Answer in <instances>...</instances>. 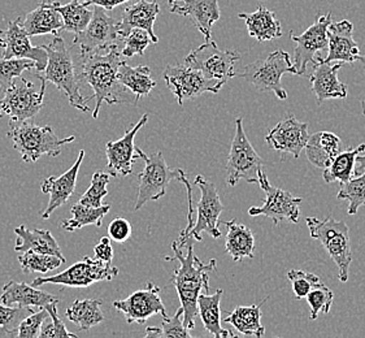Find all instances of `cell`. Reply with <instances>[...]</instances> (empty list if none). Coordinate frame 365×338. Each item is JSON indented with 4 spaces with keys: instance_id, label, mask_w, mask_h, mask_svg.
Listing matches in <instances>:
<instances>
[{
    "instance_id": "cell-1",
    "label": "cell",
    "mask_w": 365,
    "mask_h": 338,
    "mask_svg": "<svg viewBox=\"0 0 365 338\" xmlns=\"http://www.w3.org/2000/svg\"><path fill=\"white\" fill-rule=\"evenodd\" d=\"M124 60L120 47H113L108 51L78 55L76 60L81 83L85 82L94 88V94L88 96V101L96 99L93 118H98L103 103H132L129 91L117 81V71Z\"/></svg>"
},
{
    "instance_id": "cell-2",
    "label": "cell",
    "mask_w": 365,
    "mask_h": 338,
    "mask_svg": "<svg viewBox=\"0 0 365 338\" xmlns=\"http://www.w3.org/2000/svg\"><path fill=\"white\" fill-rule=\"evenodd\" d=\"M186 254L177 243H172V250L175 257H165L167 260L177 259L180 267L175 268L170 282L175 285L183 309V325L187 329L195 328V319L197 317V297L205 290H210V273L216 270L217 262L215 259L208 263H203L194 252V238L186 243Z\"/></svg>"
},
{
    "instance_id": "cell-3",
    "label": "cell",
    "mask_w": 365,
    "mask_h": 338,
    "mask_svg": "<svg viewBox=\"0 0 365 338\" xmlns=\"http://www.w3.org/2000/svg\"><path fill=\"white\" fill-rule=\"evenodd\" d=\"M42 46L48 56L42 77L46 81L53 83L63 94H66L72 107L82 112H88L90 101L88 96L83 98L81 96L77 63L72 52L68 50L64 39L60 36H55L50 43Z\"/></svg>"
},
{
    "instance_id": "cell-4",
    "label": "cell",
    "mask_w": 365,
    "mask_h": 338,
    "mask_svg": "<svg viewBox=\"0 0 365 338\" xmlns=\"http://www.w3.org/2000/svg\"><path fill=\"white\" fill-rule=\"evenodd\" d=\"M9 126L7 135L12 138L14 148L26 163L37 162L43 155L56 158L61 148L76 140L74 135L58 138L51 126H36L29 121L9 123Z\"/></svg>"
},
{
    "instance_id": "cell-5",
    "label": "cell",
    "mask_w": 365,
    "mask_h": 338,
    "mask_svg": "<svg viewBox=\"0 0 365 338\" xmlns=\"http://www.w3.org/2000/svg\"><path fill=\"white\" fill-rule=\"evenodd\" d=\"M309 235L320 241L330 259L336 263L339 271V281L347 282L352 252H351L350 229L344 221H336L333 217L306 219Z\"/></svg>"
},
{
    "instance_id": "cell-6",
    "label": "cell",
    "mask_w": 365,
    "mask_h": 338,
    "mask_svg": "<svg viewBox=\"0 0 365 338\" xmlns=\"http://www.w3.org/2000/svg\"><path fill=\"white\" fill-rule=\"evenodd\" d=\"M135 153L145 162V169L138 176V195L134 210L138 211L151 200H159L165 195L168 185L175 180L180 183L182 177V169L169 168L165 158L161 151L147 155L135 146Z\"/></svg>"
},
{
    "instance_id": "cell-7",
    "label": "cell",
    "mask_w": 365,
    "mask_h": 338,
    "mask_svg": "<svg viewBox=\"0 0 365 338\" xmlns=\"http://www.w3.org/2000/svg\"><path fill=\"white\" fill-rule=\"evenodd\" d=\"M265 162L260 158L243 129V118L235 120V135L232 140L227 163V184L235 186L241 180L249 184H257Z\"/></svg>"
},
{
    "instance_id": "cell-8",
    "label": "cell",
    "mask_w": 365,
    "mask_h": 338,
    "mask_svg": "<svg viewBox=\"0 0 365 338\" xmlns=\"http://www.w3.org/2000/svg\"><path fill=\"white\" fill-rule=\"evenodd\" d=\"M38 78L41 81L39 88L21 76L14 81L0 101V118L8 116L9 123H24L37 116L43 107L46 93V80L42 76Z\"/></svg>"
},
{
    "instance_id": "cell-9",
    "label": "cell",
    "mask_w": 365,
    "mask_h": 338,
    "mask_svg": "<svg viewBox=\"0 0 365 338\" xmlns=\"http://www.w3.org/2000/svg\"><path fill=\"white\" fill-rule=\"evenodd\" d=\"M295 74V68L290 55L282 50L272 52L264 60H256L245 66L242 77L254 85L262 93H273L278 99H287V93L282 86V76Z\"/></svg>"
},
{
    "instance_id": "cell-10",
    "label": "cell",
    "mask_w": 365,
    "mask_h": 338,
    "mask_svg": "<svg viewBox=\"0 0 365 338\" xmlns=\"http://www.w3.org/2000/svg\"><path fill=\"white\" fill-rule=\"evenodd\" d=\"M124 38L120 36L118 21L108 14L107 9L93 6V17L86 29L77 33L73 46L78 55H88L93 52L108 51L113 47L123 48Z\"/></svg>"
},
{
    "instance_id": "cell-11",
    "label": "cell",
    "mask_w": 365,
    "mask_h": 338,
    "mask_svg": "<svg viewBox=\"0 0 365 338\" xmlns=\"http://www.w3.org/2000/svg\"><path fill=\"white\" fill-rule=\"evenodd\" d=\"M241 53L234 50H221L213 41H205L186 56L185 64L195 68L210 80L227 83L235 76V63Z\"/></svg>"
},
{
    "instance_id": "cell-12",
    "label": "cell",
    "mask_w": 365,
    "mask_h": 338,
    "mask_svg": "<svg viewBox=\"0 0 365 338\" xmlns=\"http://www.w3.org/2000/svg\"><path fill=\"white\" fill-rule=\"evenodd\" d=\"M118 275V268L112 263H104L98 259L85 257L82 262L69 267L64 272L50 277H38L31 282L33 287L44 284H56L69 287H88L99 281H110Z\"/></svg>"
},
{
    "instance_id": "cell-13",
    "label": "cell",
    "mask_w": 365,
    "mask_h": 338,
    "mask_svg": "<svg viewBox=\"0 0 365 338\" xmlns=\"http://www.w3.org/2000/svg\"><path fill=\"white\" fill-rule=\"evenodd\" d=\"M163 78L169 90L175 94L177 102L182 106L185 101L205 93H219L225 85L217 80H210L200 71L187 64L168 66L163 72Z\"/></svg>"
},
{
    "instance_id": "cell-14",
    "label": "cell",
    "mask_w": 365,
    "mask_h": 338,
    "mask_svg": "<svg viewBox=\"0 0 365 338\" xmlns=\"http://www.w3.org/2000/svg\"><path fill=\"white\" fill-rule=\"evenodd\" d=\"M257 184L260 185L267 197L262 206L250 208V216H265L273 221L274 225L284 220L290 221L292 224L299 221L302 198H295L290 193L273 186L264 170L259 175Z\"/></svg>"
},
{
    "instance_id": "cell-15",
    "label": "cell",
    "mask_w": 365,
    "mask_h": 338,
    "mask_svg": "<svg viewBox=\"0 0 365 338\" xmlns=\"http://www.w3.org/2000/svg\"><path fill=\"white\" fill-rule=\"evenodd\" d=\"M195 185L200 189L202 197L197 202V221L187 235V241L194 238L197 242H202V233H208L212 238H220L219 217L224 211V205L221 203L219 191L211 181L205 176L195 177Z\"/></svg>"
},
{
    "instance_id": "cell-16",
    "label": "cell",
    "mask_w": 365,
    "mask_h": 338,
    "mask_svg": "<svg viewBox=\"0 0 365 338\" xmlns=\"http://www.w3.org/2000/svg\"><path fill=\"white\" fill-rule=\"evenodd\" d=\"M331 22L333 17L330 12L327 15L317 12L314 24L302 36L295 37L294 31H290V38L297 43L292 63L297 76L306 74L308 64L314 63L316 55L328 50V28Z\"/></svg>"
},
{
    "instance_id": "cell-17",
    "label": "cell",
    "mask_w": 365,
    "mask_h": 338,
    "mask_svg": "<svg viewBox=\"0 0 365 338\" xmlns=\"http://www.w3.org/2000/svg\"><path fill=\"white\" fill-rule=\"evenodd\" d=\"M113 307L124 314L125 320L129 324H145L153 315L168 317L161 301L160 287L153 282H147L146 289L134 292L126 299L113 302Z\"/></svg>"
},
{
    "instance_id": "cell-18",
    "label": "cell",
    "mask_w": 365,
    "mask_h": 338,
    "mask_svg": "<svg viewBox=\"0 0 365 338\" xmlns=\"http://www.w3.org/2000/svg\"><path fill=\"white\" fill-rule=\"evenodd\" d=\"M148 115H143L135 126L128 129L120 140L108 142L106 146L107 173L110 177H125L133 173V165L139 159L135 153L134 138L138 130L146 126Z\"/></svg>"
},
{
    "instance_id": "cell-19",
    "label": "cell",
    "mask_w": 365,
    "mask_h": 338,
    "mask_svg": "<svg viewBox=\"0 0 365 338\" xmlns=\"http://www.w3.org/2000/svg\"><path fill=\"white\" fill-rule=\"evenodd\" d=\"M308 138L307 123H300L292 115H289L269 130L265 137V142L274 151L292 154L295 159H298L307 145Z\"/></svg>"
},
{
    "instance_id": "cell-20",
    "label": "cell",
    "mask_w": 365,
    "mask_h": 338,
    "mask_svg": "<svg viewBox=\"0 0 365 338\" xmlns=\"http://www.w3.org/2000/svg\"><path fill=\"white\" fill-rule=\"evenodd\" d=\"M21 19L8 24L7 29L4 31V51L3 58L11 59H31L36 61V69L38 72H43L47 66V52L43 46H33L30 42V37L22 28Z\"/></svg>"
},
{
    "instance_id": "cell-21",
    "label": "cell",
    "mask_w": 365,
    "mask_h": 338,
    "mask_svg": "<svg viewBox=\"0 0 365 338\" xmlns=\"http://www.w3.org/2000/svg\"><path fill=\"white\" fill-rule=\"evenodd\" d=\"M314 72L309 76V82L312 86L317 104L329 99H344L347 96V85L338 80V72L344 66V63H325L320 53L316 55L314 63Z\"/></svg>"
},
{
    "instance_id": "cell-22",
    "label": "cell",
    "mask_w": 365,
    "mask_h": 338,
    "mask_svg": "<svg viewBox=\"0 0 365 338\" xmlns=\"http://www.w3.org/2000/svg\"><path fill=\"white\" fill-rule=\"evenodd\" d=\"M354 25L347 20L339 22H331L328 28V56L325 63H349L363 61L365 58L360 55L359 44L354 39Z\"/></svg>"
},
{
    "instance_id": "cell-23",
    "label": "cell",
    "mask_w": 365,
    "mask_h": 338,
    "mask_svg": "<svg viewBox=\"0 0 365 338\" xmlns=\"http://www.w3.org/2000/svg\"><path fill=\"white\" fill-rule=\"evenodd\" d=\"M85 158V151H80L77 160L71 168L66 170L64 175L55 177L51 176L46 178L42 184V193L50 194V202L47 208L41 212V217L43 220L50 219L51 213L58 210V207L64 206L68 199L73 195L77 185V177L80 172V167Z\"/></svg>"
},
{
    "instance_id": "cell-24",
    "label": "cell",
    "mask_w": 365,
    "mask_h": 338,
    "mask_svg": "<svg viewBox=\"0 0 365 338\" xmlns=\"http://www.w3.org/2000/svg\"><path fill=\"white\" fill-rule=\"evenodd\" d=\"M220 0H177L170 6V12L189 16L205 41L212 37V26L220 20Z\"/></svg>"
},
{
    "instance_id": "cell-25",
    "label": "cell",
    "mask_w": 365,
    "mask_h": 338,
    "mask_svg": "<svg viewBox=\"0 0 365 338\" xmlns=\"http://www.w3.org/2000/svg\"><path fill=\"white\" fill-rule=\"evenodd\" d=\"M159 14H160V6L158 0L154 1L138 0L137 3L126 7L121 20L118 21L120 36L125 38L130 30L145 29L151 36L153 43H158L159 38L155 34L154 24Z\"/></svg>"
},
{
    "instance_id": "cell-26",
    "label": "cell",
    "mask_w": 365,
    "mask_h": 338,
    "mask_svg": "<svg viewBox=\"0 0 365 338\" xmlns=\"http://www.w3.org/2000/svg\"><path fill=\"white\" fill-rule=\"evenodd\" d=\"M0 302L7 306L17 304V307L21 309H44L52 302H58V298L50 293L42 292L33 285H28L26 282L9 281L3 287Z\"/></svg>"
},
{
    "instance_id": "cell-27",
    "label": "cell",
    "mask_w": 365,
    "mask_h": 338,
    "mask_svg": "<svg viewBox=\"0 0 365 338\" xmlns=\"http://www.w3.org/2000/svg\"><path fill=\"white\" fill-rule=\"evenodd\" d=\"M58 1L42 3L34 11L29 12L25 20L21 21L22 28L29 37L52 34L58 36V31L63 30V17L58 14Z\"/></svg>"
},
{
    "instance_id": "cell-28",
    "label": "cell",
    "mask_w": 365,
    "mask_h": 338,
    "mask_svg": "<svg viewBox=\"0 0 365 338\" xmlns=\"http://www.w3.org/2000/svg\"><path fill=\"white\" fill-rule=\"evenodd\" d=\"M17 241H16L15 250L19 252L25 251H34V252H43L52 254L66 260L63 251L58 246V241L52 235L50 230L44 229H29L25 225H20L15 229Z\"/></svg>"
},
{
    "instance_id": "cell-29",
    "label": "cell",
    "mask_w": 365,
    "mask_h": 338,
    "mask_svg": "<svg viewBox=\"0 0 365 338\" xmlns=\"http://www.w3.org/2000/svg\"><path fill=\"white\" fill-rule=\"evenodd\" d=\"M304 150L308 162L317 168L325 169L342 150V142L334 133L322 130L309 135Z\"/></svg>"
},
{
    "instance_id": "cell-30",
    "label": "cell",
    "mask_w": 365,
    "mask_h": 338,
    "mask_svg": "<svg viewBox=\"0 0 365 338\" xmlns=\"http://www.w3.org/2000/svg\"><path fill=\"white\" fill-rule=\"evenodd\" d=\"M117 81L134 94V104L138 103L143 96H148L156 86L150 66H130L125 60L118 66Z\"/></svg>"
},
{
    "instance_id": "cell-31",
    "label": "cell",
    "mask_w": 365,
    "mask_h": 338,
    "mask_svg": "<svg viewBox=\"0 0 365 338\" xmlns=\"http://www.w3.org/2000/svg\"><path fill=\"white\" fill-rule=\"evenodd\" d=\"M238 17L246 22L250 37L255 38L259 42L282 37L281 22L276 19L274 12L264 6L257 8L254 14H240Z\"/></svg>"
},
{
    "instance_id": "cell-32",
    "label": "cell",
    "mask_w": 365,
    "mask_h": 338,
    "mask_svg": "<svg viewBox=\"0 0 365 338\" xmlns=\"http://www.w3.org/2000/svg\"><path fill=\"white\" fill-rule=\"evenodd\" d=\"M224 295L222 289H217L215 295H199L197 297V315L202 319L205 331L216 338L234 337L232 332L227 331L221 325L220 302Z\"/></svg>"
},
{
    "instance_id": "cell-33",
    "label": "cell",
    "mask_w": 365,
    "mask_h": 338,
    "mask_svg": "<svg viewBox=\"0 0 365 338\" xmlns=\"http://www.w3.org/2000/svg\"><path fill=\"white\" fill-rule=\"evenodd\" d=\"M227 228V252L234 262H241L245 257H254L255 251V237L251 229L233 219L230 221H221Z\"/></svg>"
},
{
    "instance_id": "cell-34",
    "label": "cell",
    "mask_w": 365,
    "mask_h": 338,
    "mask_svg": "<svg viewBox=\"0 0 365 338\" xmlns=\"http://www.w3.org/2000/svg\"><path fill=\"white\" fill-rule=\"evenodd\" d=\"M365 151V143L359 145L358 148H349L344 151H339L330 162L328 167L324 169L322 178L327 184L339 181L341 184L347 183L355 176L356 169V158Z\"/></svg>"
},
{
    "instance_id": "cell-35",
    "label": "cell",
    "mask_w": 365,
    "mask_h": 338,
    "mask_svg": "<svg viewBox=\"0 0 365 338\" xmlns=\"http://www.w3.org/2000/svg\"><path fill=\"white\" fill-rule=\"evenodd\" d=\"M268 298H265L264 302ZM254 306H238L232 314H229L224 323L233 325L237 331L243 336H254V337H263L265 334V328L262 324V304Z\"/></svg>"
},
{
    "instance_id": "cell-36",
    "label": "cell",
    "mask_w": 365,
    "mask_h": 338,
    "mask_svg": "<svg viewBox=\"0 0 365 338\" xmlns=\"http://www.w3.org/2000/svg\"><path fill=\"white\" fill-rule=\"evenodd\" d=\"M103 302L101 299L74 301L66 311V317L72 323L77 324L82 331H88L104 320Z\"/></svg>"
},
{
    "instance_id": "cell-37",
    "label": "cell",
    "mask_w": 365,
    "mask_h": 338,
    "mask_svg": "<svg viewBox=\"0 0 365 338\" xmlns=\"http://www.w3.org/2000/svg\"><path fill=\"white\" fill-rule=\"evenodd\" d=\"M110 205H103L101 207L83 206L77 203L72 207L73 217L68 220L61 221V228L66 232H74L77 229H82L88 225H96L101 228L103 224V219L106 215L110 212Z\"/></svg>"
},
{
    "instance_id": "cell-38",
    "label": "cell",
    "mask_w": 365,
    "mask_h": 338,
    "mask_svg": "<svg viewBox=\"0 0 365 338\" xmlns=\"http://www.w3.org/2000/svg\"><path fill=\"white\" fill-rule=\"evenodd\" d=\"M56 8L63 17V30L74 34L86 29L93 17V11L81 0H71L66 6H60L58 3Z\"/></svg>"
},
{
    "instance_id": "cell-39",
    "label": "cell",
    "mask_w": 365,
    "mask_h": 338,
    "mask_svg": "<svg viewBox=\"0 0 365 338\" xmlns=\"http://www.w3.org/2000/svg\"><path fill=\"white\" fill-rule=\"evenodd\" d=\"M19 262L24 273H47L58 270L60 265L66 263V260L56 255L34 251H25L19 257Z\"/></svg>"
},
{
    "instance_id": "cell-40",
    "label": "cell",
    "mask_w": 365,
    "mask_h": 338,
    "mask_svg": "<svg viewBox=\"0 0 365 338\" xmlns=\"http://www.w3.org/2000/svg\"><path fill=\"white\" fill-rule=\"evenodd\" d=\"M336 198L350 202L347 210L349 215H356L359 208L365 206V169L360 175H356L347 183L341 184Z\"/></svg>"
},
{
    "instance_id": "cell-41",
    "label": "cell",
    "mask_w": 365,
    "mask_h": 338,
    "mask_svg": "<svg viewBox=\"0 0 365 338\" xmlns=\"http://www.w3.org/2000/svg\"><path fill=\"white\" fill-rule=\"evenodd\" d=\"M36 69V61L31 59H6L0 56V93L11 88L16 78H19L25 71Z\"/></svg>"
},
{
    "instance_id": "cell-42",
    "label": "cell",
    "mask_w": 365,
    "mask_h": 338,
    "mask_svg": "<svg viewBox=\"0 0 365 338\" xmlns=\"http://www.w3.org/2000/svg\"><path fill=\"white\" fill-rule=\"evenodd\" d=\"M110 173L96 170L91 180V184L86 193L81 197L78 203L83 206L101 207L103 206V199L108 195L107 185L110 183Z\"/></svg>"
},
{
    "instance_id": "cell-43",
    "label": "cell",
    "mask_w": 365,
    "mask_h": 338,
    "mask_svg": "<svg viewBox=\"0 0 365 338\" xmlns=\"http://www.w3.org/2000/svg\"><path fill=\"white\" fill-rule=\"evenodd\" d=\"M308 304H309V309H311V320H316L319 314H329V311L331 309V304L334 301V295L333 292L329 289L328 287H325L324 284H319L317 287H314L307 297Z\"/></svg>"
},
{
    "instance_id": "cell-44",
    "label": "cell",
    "mask_w": 365,
    "mask_h": 338,
    "mask_svg": "<svg viewBox=\"0 0 365 338\" xmlns=\"http://www.w3.org/2000/svg\"><path fill=\"white\" fill-rule=\"evenodd\" d=\"M153 42L151 36L145 29H133L124 38L121 53L125 59H130L135 55L143 56L147 47Z\"/></svg>"
},
{
    "instance_id": "cell-45",
    "label": "cell",
    "mask_w": 365,
    "mask_h": 338,
    "mask_svg": "<svg viewBox=\"0 0 365 338\" xmlns=\"http://www.w3.org/2000/svg\"><path fill=\"white\" fill-rule=\"evenodd\" d=\"M58 302H52L48 306H46L44 309L48 311V315L51 317V322L48 323L47 319L42 324V328L39 332V337L41 338H58V337H72L76 338L77 336L74 333H71L66 328L64 323L61 322V319L58 315Z\"/></svg>"
},
{
    "instance_id": "cell-46",
    "label": "cell",
    "mask_w": 365,
    "mask_h": 338,
    "mask_svg": "<svg viewBox=\"0 0 365 338\" xmlns=\"http://www.w3.org/2000/svg\"><path fill=\"white\" fill-rule=\"evenodd\" d=\"M287 279L292 282V292L298 301L306 298L308 293L320 284V279L317 275L297 270L289 271Z\"/></svg>"
},
{
    "instance_id": "cell-47",
    "label": "cell",
    "mask_w": 365,
    "mask_h": 338,
    "mask_svg": "<svg viewBox=\"0 0 365 338\" xmlns=\"http://www.w3.org/2000/svg\"><path fill=\"white\" fill-rule=\"evenodd\" d=\"M33 309H21V307H11L7 304H3L0 302V327L3 328L7 336H14L19 324L21 323L22 319L33 314Z\"/></svg>"
},
{
    "instance_id": "cell-48",
    "label": "cell",
    "mask_w": 365,
    "mask_h": 338,
    "mask_svg": "<svg viewBox=\"0 0 365 338\" xmlns=\"http://www.w3.org/2000/svg\"><path fill=\"white\" fill-rule=\"evenodd\" d=\"M48 311L46 309H39L38 312L30 314L25 319H22L19 324L17 329L12 337L17 338H37L39 337V332L42 328V324L46 319H48Z\"/></svg>"
},
{
    "instance_id": "cell-49",
    "label": "cell",
    "mask_w": 365,
    "mask_h": 338,
    "mask_svg": "<svg viewBox=\"0 0 365 338\" xmlns=\"http://www.w3.org/2000/svg\"><path fill=\"white\" fill-rule=\"evenodd\" d=\"M182 315V307H180V309H177V312H175V317L163 319V323H161V338L191 337L190 332H189V329H187V328L183 325Z\"/></svg>"
},
{
    "instance_id": "cell-50",
    "label": "cell",
    "mask_w": 365,
    "mask_h": 338,
    "mask_svg": "<svg viewBox=\"0 0 365 338\" xmlns=\"http://www.w3.org/2000/svg\"><path fill=\"white\" fill-rule=\"evenodd\" d=\"M108 237L115 242L123 243L128 241L132 235V224L126 219L117 217L115 220L110 221L108 225Z\"/></svg>"
},
{
    "instance_id": "cell-51",
    "label": "cell",
    "mask_w": 365,
    "mask_h": 338,
    "mask_svg": "<svg viewBox=\"0 0 365 338\" xmlns=\"http://www.w3.org/2000/svg\"><path fill=\"white\" fill-rule=\"evenodd\" d=\"M96 259L104 262V263H112L113 259V249L110 245V237H103L99 243L94 247Z\"/></svg>"
},
{
    "instance_id": "cell-52",
    "label": "cell",
    "mask_w": 365,
    "mask_h": 338,
    "mask_svg": "<svg viewBox=\"0 0 365 338\" xmlns=\"http://www.w3.org/2000/svg\"><path fill=\"white\" fill-rule=\"evenodd\" d=\"M83 4L86 6H99V7L107 9L108 12L112 11L113 8H116L117 6H121L129 0H81Z\"/></svg>"
},
{
    "instance_id": "cell-53",
    "label": "cell",
    "mask_w": 365,
    "mask_h": 338,
    "mask_svg": "<svg viewBox=\"0 0 365 338\" xmlns=\"http://www.w3.org/2000/svg\"><path fill=\"white\" fill-rule=\"evenodd\" d=\"M147 338H161V328H156V327H148L146 329Z\"/></svg>"
},
{
    "instance_id": "cell-54",
    "label": "cell",
    "mask_w": 365,
    "mask_h": 338,
    "mask_svg": "<svg viewBox=\"0 0 365 338\" xmlns=\"http://www.w3.org/2000/svg\"><path fill=\"white\" fill-rule=\"evenodd\" d=\"M356 162L359 163V167L355 169V176H356V175H360V173H361V172L365 169V154L359 155L358 158H356Z\"/></svg>"
},
{
    "instance_id": "cell-55",
    "label": "cell",
    "mask_w": 365,
    "mask_h": 338,
    "mask_svg": "<svg viewBox=\"0 0 365 338\" xmlns=\"http://www.w3.org/2000/svg\"><path fill=\"white\" fill-rule=\"evenodd\" d=\"M4 46H6V42H4V38L0 37V47H1V48H4Z\"/></svg>"
},
{
    "instance_id": "cell-56",
    "label": "cell",
    "mask_w": 365,
    "mask_h": 338,
    "mask_svg": "<svg viewBox=\"0 0 365 338\" xmlns=\"http://www.w3.org/2000/svg\"><path fill=\"white\" fill-rule=\"evenodd\" d=\"M361 108H363V115H364V116H365V102H364V101H363V102H361Z\"/></svg>"
},
{
    "instance_id": "cell-57",
    "label": "cell",
    "mask_w": 365,
    "mask_h": 338,
    "mask_svg": "<svg viewBox=\"0 0 365 338\" xmlns=\"http://www.w3.org/2000/svg\"><path fill=\"white\" fill-rule=\"evenodd\" d=\"M175 1H177V0H168V4L169 6H172Z\"/></svg>"
},
{
    "instance_id": "cell-58",
    "label": "cell",
    "mask_w": 365,
    "mask_h": 338,
    "mask_svg": "<svg viewBox=\"0 0 365 338\" xmlns=\"http://www.w3.org/2000/svg\"><path fill=\"white\" fill-rule=\"evenodd\" d=\"M364 64H365V61H364Z\"/></svg>"
}]
</instances>
